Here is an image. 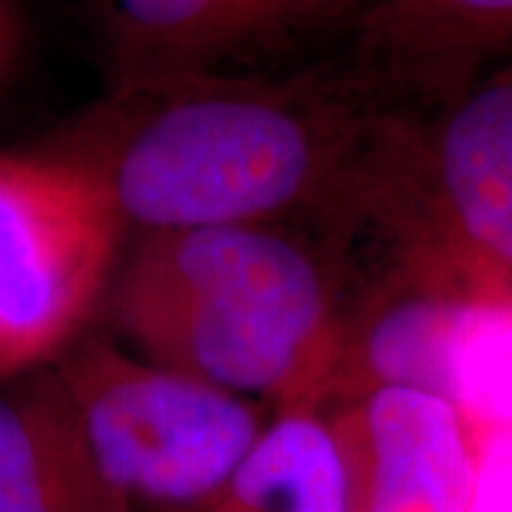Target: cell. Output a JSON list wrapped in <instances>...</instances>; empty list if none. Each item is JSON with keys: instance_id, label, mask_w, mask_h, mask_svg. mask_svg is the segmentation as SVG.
Listing matches in <instances>:
<instances>
[{"instance_id": "obj_1", "label": "cell", "mask_w": 512, "mask_h": 512, "mask_svg": "<svg viewBox=\"0 0 512 512\" xmlns=\"http://www.w3.org/2000/svg\"><path fill=\"white\" fill-rule=\"evenodd\" d=\"M382 94L356 66L106 89L49 137L143 234L274 225L356 183Z\"/></svg>"}, {"instance_id": "obj_2", "label": "cell", "mask_w": 512, "mask_h": 512, "mask_svg": "<svg viewBox=\"0 0 512 512\" xmlns=\"http://www.w3.org/2000/svg\"><path fill=\"white\" fill-rule=\"evenodd\" d=\"M106 299L148 362L279 410H322L342 336L330 279L274 225L143 234Z\"/></svg>"}, {"instance_id": "obj_3", "label": "cell", "mask_w": 512, "mask_h": 512, "mask_svg": "<svg viewBox=\"0 0 512 512\" xmlns=\"http://www.w3.org/2000/svg\"><path fill=\"white\" fill-rule=\"evenodd\" d=\"M49 379L97 470L137 510H180L214 493L268 419L220 387L154 365L106 333H86Z\"/></svg>"}, {"instance_id": "obj_4", "label": "cell", "mask_w": 512, "mask_h": 512, "mask_svg": "<svg viewBox=\"0 0 512 512\" xmlns=\"http://www.w3.org/2000/svg\"><path fill=\"white\" fill-rule=\"evenodd\" d=\"M123 231L100 180L49 134L0 148V382L52 367L92 330Z\"/></svg>"}, {"instance_id": "obj_5", "label": "cell", "mask_w": 512, "mask_h": 512, "mask_svg": "<svg viewBox=\"0 0 512 512\" xmlns=\"http://www.w3.org/2000/svg\"><path fill=\"white\" fill-rule=\"evenodd\" d=\"M106 89L274 72L333 37H353L370 0H74Z\"/></svg>"}, {"instance_id": "obj_6", "label": "cell", "mask_w": 512, "mask_h": 512, "mask_svg": "<svg viewBox=\"0 0 512 512\" xmlns=\"http://www.w3.org/2000/svg\"><path fill=\"white\" fill-rule=\"evenodd\" d=\"M330 421L348 461L353 512H470L478 444L450 402L379 384Z\"/></svg>"}, {"instance_id": "obj_7", "label": "cell", "mask_w": 512, "mask_h": 512, "mask_svg": "<svg viewBox=\"0 0 512 512\" xmlns=\"http://www.w3.org/2000/svg\"><path fill=\"white\" fill-rule=\"evenodd\" d=\"M350 43L382 97L447 94L512 63V0H370Z\"/></svg>"}, {"instance_id": "obj_8", "label": "cell", "mask_w": 512, "mask_h": 512, "mask_svg": "<svg viewBox=\"0 0 512 512\" xmlns=\"http://www.w3.org/2000/svg\"><path fill=\"white\" fill-rule=\"evenodd\" d=\"M419 146L433 163L447 214L478 254L512 268V63L441 94Z\"/></svg>"}, {"instance_id": "obj_9", "label": "cell", "mask_w": 512, "mask_h": 512, "mask_svg": "<svg viewBox=\"0 0 512 512\" xmlns=\"http://www.w3.org/2000/svg\"><path fill=\"white\" fill-rule=\"evenodd\" d=\"M0 512H137L97 470L46 370L0 382Z\"/></svg>"}, {"instance_id": "obj_10", "label": "cell", "mask_w": 512, "mask_h": 512, "mask_svg": "<svg viewBox=\"0 0 512 512\" xmlns=\"http://www.w3.org/2000/svg\"><path fill=\"white\" fill-rule=\"evenodd\" d=\"M165 512H353L333 421L322 410H279L214 493Z\"/></svg>"}, {"instance_id": "obj_11", "label": "cell", "mask_w": 512, "mask_h": 512, "mask_svg": "<svg viewBox=\"0 0 512 512\" xmlns=\"http://www.w3.org/2000/svg\"><path fill=\"white\" fill-rule=\"evenodd\" d=\"M424 393L490 433L512 430V305L441 299Z\"/></svg>"}, {"instance_id": "obj_12", "label": "cell", "mask_w": 512, "mask_h": 512, "mask_svg": "<svg viewBox=\"0 0 512 512\" xmlns=\"http://www.w3.org/2000/svg\"><path fill=\"white\" fill-rule=\"evenodd\" d=\"M470 512H512V430H495L478 441Z\"/></svg>"}, {"instance_id": "obj_13", "label": "cell", "mask_w": 512, "mask_h": 512, "mask_svg": "<svg viewBox=\"0 0 512 512\" xmlns=\"http://www.w3.org/2000/svg\"><path fill=\"white\" fill-rule=\"evenodd\" d=\"M32 49V23L23 0H0V100L15 89Z\"/></svg>"}]
</instances>
